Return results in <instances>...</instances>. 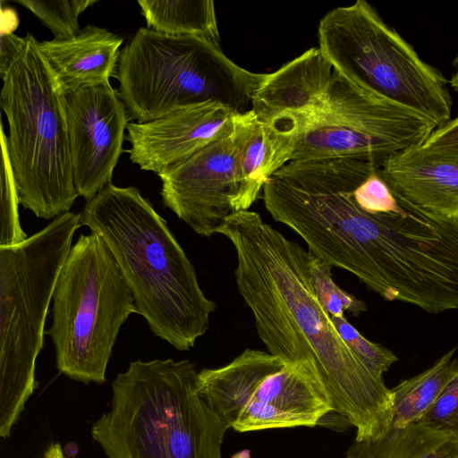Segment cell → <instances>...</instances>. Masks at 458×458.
I'll return each mask as SVG.
<instances>
[{"instance_id": "obj_6", "label": "cell", "mask_w": 458, "mask_h": 458, "mask_svg": "<svg viewBox=\"0 0 458 458\" xmlns=\"http://www.w3.org/2000/svg\"><path fill=\"white\" fill-rule=\"evenodd\" d=\"M81 215L72 211L12 247H0V436L10 437L37 387L50 301Z\"/></svg>"}, {"instance_id": "obj_14", "label": "cell", "mask_w": 458, "mask_h": 458, "mask_svg": "<svg viewBox=\"0 0 458 458\" xmlns=\"http://www.w3.org/2000/svg\"><path fill=\"white\" fill-rule=\"evenodd\" d=\"M307 114L285 112L262 121L251 109L236 113L233 131L239 148V189L233 210H248L265 183L291 161Z\"/></svg>"}, {"instance_id": "obj_1", "label": "cell", "mask_w": 458, "mask_h": 458, "mask_svg": "<svg viewBox=\"0 0 458 458\" xmlns=\"http://www.w3.org/2000/svg\"><path fill=\"white\" fill-rule=\"evenodd\" d=\"M217 233L234 248L238 291L268 352L327 394L334 412L355 428V442L383 438L393 422L392 391L344 342L318 300L309 250L249 209L229 216Z\"/></svg>"}, {"instance_id": "obj_15", "label": "cell", "mask_w": 458, "mask_h": 458, "mask_svg": "<svg viewBox=\"0 0 458 458\" xmlns=\"http://www.w3.org/2000/svg\"><path fill=\"white\" fill-rule=\"evenodd\" d=\"M123 41L121 36L89 24L71 38L44 40L38 47L64 93L110 83Z\"/></svg>"}, {"instance_id": "obj_2", "label": "cell", "mask_w": 458, "mask_h": 458, "mask_svg": "<svg viewBox=\"0 0 458 458\" xmlns=\"http://www.w3.org/2000/svg\"><path fill=\"white\" fill-rule=\"evenodd\" d=\"M81 225L98 233L132 294L136 313L152 333L188 351L209 327L216 303L201 290L195 268L140 191L112 182L86 202Z\"/></svg>"}, {"instance_id": "obj_30", "label": "cell", "mask_w": 458, "mask_h": 458, "mask_svg": "<svg viewBox=\"0 0 458 458\" xmlns=\"http://www.w3.org/2000/svg\"><path fill=\"white\" fill-rule=\"evenodd\" d=\"M452 64L454 68V72L452 74L450 80H449V85L451 88L458 93V49L457 53L452 62Z\"/></svg>"}, {"instance_id": "obj_13", "label": "cell", "mask_w": 458, "mask_h": 458, "mask_svg": "<svg viewBox=\"0 0 458 458\" xmlns=\"http://www.w3.org/2000/svg\"><path fill=\"white\" fill-rule=\"evenodd\" d=\"M377 172L397 200L458 221V151L422 145L393 153Z\"/></svg>"}, {"instance_id": "obj_17", "label": "cell", "mask_w": 458, "mask_h": 458, "mask_svg": "<svg viewBox=\"0 0 458 458\" xmlns=\"http://www.w3.org/2000/svg\"><path fill=\"white\" fill-rule=\"evenodd\" d=\"M284 365L268 352L246 349L223 367L198 372L197 389L211 410L231 428L259 381Z\"/></svg>"}, {"instance_id": "obj_5", "label": "cell", "mask_w": 458, "mask_h": 458, "mask_svg": "<svg viewBox=\"0 0 458 458\" xmlns=\"http://www.w3.org/2000/svg\"><path fill=\"white\" fill-rule=\"evenodd\" d=\"M267 75L241 67L212 40L140 28L122 48L114 77L130 118L147 123L210 101L244 113Z\"/></svg>"}, {"instance_id": "obj_4", "label": "cell", "mask_w": 458, "mask_h": 458, "mask_svg": "<svg viewBox=\"0 0 458 458\" xmlns=\"http://www.w3.org/2000/svg\"><path fill=\"white\" fill-rule=\"evenodd\" d=\"M4 76L0 106L8 121L6 140L20 204L38 217L69 212L79 197L73 182L62 87L27 33Z\"/></svg>"}, {"instance_id": "obj_24", "label": "cell", "mask_w": 458, "mask_h": 458, "mask_svg": "<svg viewBox=\"0 0 458 458\" xmlns=\"http://www.w3.org/2000/svg\"><path fill=\"white\" fill-rule=\"evenodd\" d=\"M336 331L364 366L377 377L398 360L393 352L365 338L345 317H331Z\"/></svg>"}, {"instance_id": "obj_8", "label": "cell", "mask_w": 458, "mask_h": 458, "mask_svg": "<svg viewBox=\"0 0 458 458\" xmlns=\"http://www.w3.org/2000/svg\"><path fill=\"white\" fill-rule=\"evenodd\" d=\"M318 48L349 82L407 106L437 127L451 119L449 81L365 0L319 21Z\"/></svg>"}, {"instance_id": "obj_21", "label": "cell", "mask_w": 458, "mask_h": 458, "mask_svg": "<svg viewBox=\"0 0 458 458\" xmlns=\"http://www.w3.org/2000/svg\"><path fill=\"white\" fill-rule=\"evenodd\" d=\"M7 136L1 124V204L0 247H12L23 242L27 235L21 228L18 205L17 186L9 158Z\"/></svg>"}, {"instance_id": "obj_19", "label": "cell", "mask_w": 458, "mask_h": 458, "mask_svg": "<svg viewBox=\"0 0 458 458\" xmlns=\"http://www.w3.org/2000/svg\"><path fill=\"white\" fill-rule=\"evenodd\" d=\"M455 351L456 348L450 350L432 367L391 389L393 428H401L418 422L458 376V358H454Z\"/></svg>"}, {"instance_id": "obj_28", "label": "cell", "mask_w": 458, "mask_h": 458, "mask_svg": "<svg viewBox=\"0 0 458 458\" xmlns=\"http://www.w3.org/2000/svg\"><path fill=\"white\" fill-rule=\"evenodd\" d=\"M25 37H18L13 31H3L0 48V77L3 80L25 45Z\"/></svg>"}, {"instance_id": "obj_20", "label": "cell", "mask_w": 458, "mask_h": 458, "mask_svg": "<svg viewBox=\"0 0 458 458\" xmlns=\"http://www.w3.org/2000/svg\"><path fill=\"white\" fill-rule=\"evenodd\" d=\"M147 28L174 36H193L219 43L212 0H139Z\"/></svg>"}, {"instance_id": "obj_3", "label": "cell", "mask_w": 458, "mask_h": 458, "mask_svg": "<svg viewBox=\"0 0 458 458\" xmlns=\"http://www.w3.org/2000/svg\"><path fill=\"white\" fill-rule=\"evenodd\" d=\"M197 376L187 360L130 362L93 438L108 458H222L229 427L199 395Z\"/></svg>"}, {"instance_id": "obj_7", "label": "cell", "mask_w": 458, "mask_h": 458, "mask_svg": "<svg viewBox=\"0 0 458 458\" xmlns=\"http://www.w3.org/2000/svg\"><path fill=\"white\" fill-rule=\"evenodd\" d=\"M47 334L58 370L83 383L103 384L123 324L136 313L132 294L104 240L81 234L72 246L53 294Z\"/></svg>"}, {"instance_id": "obj_27", "label": "cell", "mask_w": 458, "mask_h": 458, "mask_svg": "<svg viewBox=\"0 0 458 458\" xmlns=\"http://www.w3.org/2000/svg\"><path fill=\"white\" fill-rule=\"evenodd\" d=\"M422 146L458 151V116L437 126Z\"/></svg>"}, {"instance_id": "obj_16", "label": "cell", "mask_w": 458, "mask_h": 458, "mask_svg": "<svg viewBox=\"0 0 458 458\" xmlns=\"http://www.w3.org/2000/svg\"><path fill=\"white\" fill-rule=\"evenodd\" d=\"M334 69L318 47H311L272 73L255 92L251 110L262 121L285 112L310 114L322 102Z\"/></svg>"}, {"instance_id": "obj_10", "label": "cell", "mask_w": 458, "mask_h": 458, "mask_svg": "<svg viewBox=\"0 0 458 458\" xmlns=\"http://www.w3.org/2000/svg\"><path fill=\"white\" fill-rule=\"evenodd\" d=\"M73 182L87 202L111 183L131 119L110 83L64 93Z\"/></svg>"}, {"instance_id": "obj_26", "label": "cell", "mask_w": 458, "mask_h": 458, "mask_svg": "<svg viewBox=\"0 0 458 458\" xmlns=\"http://www.w3.org/2000/svg\"><path fill=\"white\" fill-rule=\"evenodd\" d=\"M419 421L433 428L458 435V376Z\"/></svg>"}, {"instance_id": "obj_12", "label": "cell", "mask_w": 458, "mask_h": 458, "mask_svg": "<svg viewBox=\"0 0 458 458\" xmlns=\"http://www.w3.org/2000/svg\"><path fill=\"white\" fill-rule=\"evenodd\" d=\"M235 112L219 102L185 106L147 123L130 122V160L157 175L233 131Z\"/></svg>"}, {"instance_id": "obj_31", "label": "cell", "mask_w": 458, "mask_h": 458, "mask_svg": "<svg viewBox=\"0 0 458 458\" xmlns=\"http://www.w3.org/2000/svg\"><path fill=\"white\" fill-rule=\"evenodd\" d=\"M346 458H353L352 456L347 454Z\"/></svg>"}, {"instance_id": "obj_23", "label": "cell", "mask_w": 458, "mask_h": 458, "mask_svg": "<svg viewBox=\"0 0 458 458\" xmlns=\"http://www.w3.org/2000/svg\"><path fill=\"white\" fill-rule=\"evenodd\" d=\"M310 253L312 284L322 307L331 317H344V311L359 316L367 311L364 301L340 288L332 279L333 267Z\"/></svg>"}, {"instance_id": "obj_22", "label": "cell", "mask_w": 458, "mask_h": 458, "mask_svg": "<svg viewBox=\"0 0 458 458\" xmlns=\"http://www.w3.org/2000/svg\"><path fill=\"white\" fill-rule=\"evenodd\" d=\"M29 9L55 36L67 39L77 35L80 29L79 16L97 0H15Z\"/></svg>"}, {"instance_id": "obj_25", "label": "cell", "mask_w": 458, "mask_h": 458, "mask_svg": "<svg viewBox=\"0 0 458 458\" xmlns=\"http://www.w3.org/2000/svg\"><path fill=\"white\" fill-rule=\"evenodd\" d=\"M353 196L356 202L369 213L399 212L403 208L377 169L354 190Z\"/></svg>"}, {"instance_id": "obj_11", "label": "cell", "mask_w": 458, "mask_h": 458, "mask_svg": "<svg viewBox=\"0 0 458 458\" xmlns=\"http://www.w3.org/2000/svg\"><path fill=\"white\" fill-rule=\"evenodd\" d=\"M164 205L196 233L210 237L235 213L239 148L233 131L158 175Z\"/></svg>"}, {"instance_id": "obj_18", "label": "cell", "mask_w": 458, "mask_h": 458, "mask_svg": "<svg viewBox=\"0 0 458 458\" xmlns=\"http://www.w3.org/2000/svg\"><path fill=\"white\" fill-rule=\"evenodd\" d=\"M347 454L353 458H458V435L418 421L391 427L374 442H354Z\"/></svg>"}, {"instance_id": "obj_29", "label": "cell", "mask_w": 458, "mask_h": 458, "mask_svg": "<svg viewBox=\"0 0 458 458\" xmlns=\"http://www.w3.org/2000/svg\"><path fill=\"white\" fill-rule=\"evenodd\" d=\"M43 458H65L59 444L51 445L44 454Z\"/></svg>"}, {"instance_id": "obj_9", "label": "cell", "mask_w": 458, "mask_h": 458, "mask_svg": "<svg viewBox=\"0 0 458 458\" xmlns=\"http://www.w3.org/2000/svg\"><path fill=\"white\" fill-rule=\"evenodd\" d=\"M436 128L423 114L334 71L322 102L306 118L291 161L351 158L379 167L393 153L422 145Z\"/></svg>"}]
</instances>
